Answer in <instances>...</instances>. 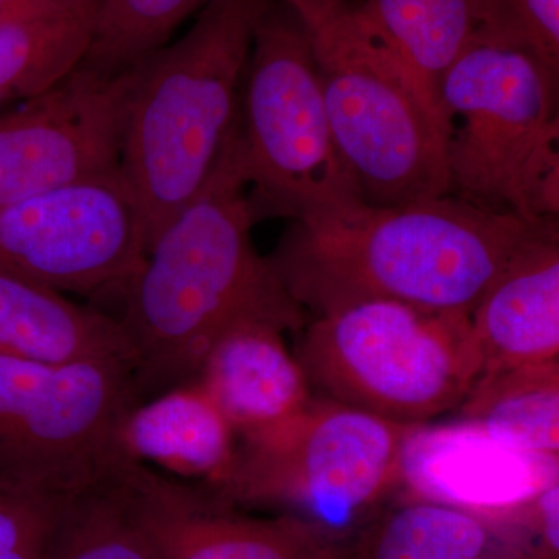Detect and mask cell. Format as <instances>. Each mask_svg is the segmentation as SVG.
<instances>
[{
    "label": "cell",
    "instance_id": "6da1fadb",
    "mask_svg": "<svg viewBox=\"0 0 559 559\" xmlns=\"http://www.w3.org/2000/svg\"><path fill=\"white\" fill-rule=\"evenodd\" d=\"M255 213L237 123L189 204L150 242L119 293L121 329L134 353L140 399L194 382L223 334L246 322L301 330L307 312L252 240Z\"/></svg>",
    "mask_w": 559,
    "mask_h": 559
},
{
    "label": "cell",
    "instance_id": "7a4b0ae2",
    "mask_svg": "<svg viewBox=\"0 0 559 559\" xmlns=\"http://www.w3.org/2000/svg\"><path fill=\"white\" fill-rule=\"evenodd\" d=\"M455 194L294 223L271 257L283 286L312 316L360 300H395L469 316L513 253L544 227Z\"/></svg>",
    "mask_w": 559,
    "mask_h": 559
},
{
    "label": "cell",
    "instance_id": "3957f363",
    "mask_svg": "<svg viewBox=\"0 0 559 559\" xmlns=\"http://www.w3.org/2000/svg\"><path fill=\"white\" fill-rule=\"evenodd\" d=\"M271 0H209L189 32L135 64L120 168L146 248L209 179L238 119L253 33Z\"/></svg>",
    "mask_w": 559,
    "mask_h": 559
},
{
    "label": "cell",
    "instance_id": "277c9868",
    "mask_svg": "<svg viewBox=\"0 0 559 559\" xmlns=\"http://www.w3.org/2000/svg\"><path fill=\"white\" fill-rule=\"evenodd\" d=\"M310 33L331 134L360 200L451 194L437 106L352 0H282Z\"/></svg>",
    "mask_w": 559,
    "mask_h": 559
},
{
    "label": "cell",
    "instance_id": "5b68a950",
    "mask_svg": "<svg viewBox=\"0 0 559 559\" xmlns=\"http://www.w3.org/2000/svg\"><path fill=\"white\" fill-rule=\"evenodd\" d=\"M558 79L528 50L474 35L439 90L451 194L558 221Z\"/></svg>",
    "mask_w": 559,
    "mask_h": 559
},
{
    "label": "cell",
    "instance_id": "8992f818",
    "mask_svg": "<svg viewBox=\"0 0 559 559\" xmlns=\"http://www.w3.org/2000/svg\"><path fill=\"white\" fill-rule=\"evenodd\" d=\"M237 135L257 221L316 224L369 207L331 134L310 33L282 0H271L257 22Z\"/></svg>",
    "mask_w": 559,
    "mask_h": 559
},
{
    "label": "cell",
    "instance_id": "52a82bcc",
    "mask_svg": "<svg viewBox=\"0 0 559 559\" xmlns=\"http://www.w3.org/2000/svg\"><path fill=\"white\" fill-rule=\"evenodd\" d=\"M296 358L323 399L401 425L460 406L481 373L469 316L360 300L316 316Z\"/></svg>",
    "mask_w": 559,
    "mask_h": 559
},
{
    "label": "cell",
    "instance_id": "ba28073f",
    "mask_svg": "<svg viewBox=\"0 0 559 559\" xmlns=\"http://www.w3.org/2000/svg\"><path fill=\"white\" fill-rule=\"evenodd\" d=\"M412 426L312 396L277 425L241 436L229 474L212 491L231 506L288 507L334 535L400 487Z\"/></svg>",
    "mask_w": 559,
    "mask_h": 559
},
{
    "label": "cell",
    "instance_id": "9c48e42d",
    "mask_svg": "<svg viewBox=\"0 0 559 559\" xmlns=\"http://www.w3.org/2000/svg\"><path fill=\"white\" fill-rule=\"evenodd\" d=\"M139 403L128 364L0 356V480L61 495L90 487L127 460L120 425Z\"/></svg>",
    "mask_w": 559,
    "mask_h": 559
},
{
    "label": "cell",
    "instance_id": "30bf717a",
    "mask_svg": "<svg viewBox=\"0 0 559 559\" xmlns=\"http://www.w3.org/2000/svg\"><path fill=\"white\" fill-rule=\"evenodd\" d=\"M145 250V216L120 165L0 209V270L61 294L119 293Z\"/></svg>",
    "mask_w": 559,
    "mask_h": 559
},
{
    "label": "cell",
    "instance_id": "8fae6325",
    "mask_svg": "<svg viewBox=\"0 0 559 559\" xmlns=\"http://www.w3.org/2000/svg\"><path fill=\"white\" fill-rule=\"evenodd\" d=\"M135 66H79L31 100L0 110V209L119 167Z\"/></svg>",
    "mask_w": 559,
    "mask_h": 559
},
{
    "label": "cell",
    "instance_id": "7c38bea8",
    "mask_svg": "<svg viewBox=\"0 0 559 559\" xmlns=\"http://www.w3.org/2000/svg\"><path fill=\"white\" fill-rule=\"evenodd\" d=\"M162 559H337L341 543L325 528L294 516H242L202 485L127 462Z\"/></svg>",
    "mask_w": 559,
    "mask_h": 559
},
{
    "label": "cell",
    "instance_id": "4fadbf2b",
    "mask_svg": "<svg viewBox=\"0 0 559 559\" xmlns=\"http://www.w3.org/2000/svg\"><path fill=\"white\" fill-rule=\"evenodd\" d=\"M557 479L559 459L511 450L463 419L412 426L401 459L400 485L411 498L484 513L520 509Z\"/></svg>",
    "mask_w": 559,
    "mask_h": 559
},
{
    "label": "cell",
    "instance_id": "5bb4252c",
    "mask_svg": "<svg viewBox=\"0 0 559 559\" xmlns=\"http://www.w3.org/2000/svg\"><path fill=\"white\" fill-rule=\"evenodd\" d=\"M341 559H550L524 506L484 513L409 498L374 514Z\"/></svg>",
    "mask_w": 559,
    "mask_h": 559
},
{
    "label": "cell",
    "instance_id": "9a60e30c",
    "mask_svg": "<svg viewBox=\"0 0 559 559\" xmlns=\"http://www.w3.org/2000/svg\"><path fill=\"white\" fill-rule=\"evenodd\" d=\"M469 325L481 373L558 360V224L513 253L471 311Z\"/></svg>",
    "mask_w": 559,
    "mask_h": 559
},
{
    "label": "cell",
    "instance_id": "2e32d148",
    "mask_svg": "<svg viewBox=\"0 0 559 559\" xmlns=\"http://www.w3.org/2000/svg\"><path fill=\"white\" fill-rule=\"evenodd\" d=\"M267 322L234 326L215 342L194 382L218 406L237 436L270 428L312 399L299 359Z\"/></svg>",
    "mask_w": 559,
    "mask_h": 559
},
{
    "label": "cell",
    "instance_id": "e0dca14e",
    "mask_svg": "<svg viewBox=\"0 0 559 559\" xmlns=\"http://www.w3.org/2000/svg\"><path fill=\"white\" fill-rule=\"evenodd\" d=\"M235 439L230 423L197 382L142 401L128 412L119 430L124 459L210 489L229 474Z\"/></svg>",
    "mask_w": 559,
    "mask_h": 559
},
{
    "label": "cell",
    "instance_id": "ac0fdd59",
    "mask_svg": "<svg viewBox=\"0 0 559 559\" xmlns=\"http://www.w3.org/2000/svg\"><path fill=\"white\" fill-rule=\"evenodd\" d=\"M0 356L40 364L117 360L134 353L110 312L0 270Z\"/></svg>",
    "mask_w": 559,
    "mask_h": 559
},
{
    "label": "cell",
    "instance_id": "d6986e66",
    "mask_svg": "<svg viewBox=\"0 0 559 559\" xmlns=\"http://www.w3.org/2000/svg\"><path fill=\"white\" fill-rule=\"evenodd\" d=\"M459 409L511 450L559 459V360L484 371Z\"/></svg>",
    "mask_w": 559,
    "mask_h": 559
},
{
    "label": "cell",
    "instance_id": "ffe728a7",
    "mask_svg": "<svg viewBox=\"0 0 559 559\" xmlns=\"http://www.w3.org/2000/svg\"><path fill=\"white\" fill-rule=\"evenodd\" d=\"M356 10L439 109L441 80L477 33L473 2L364 0Z\"/></svg>",
    "mask_w": 559,
    "mask_h": 559
},
{
    "label": "cell",
    "instance_id": "44dd1931",
    "mask_svg": "<svg viewBox=\"0 0 559 559\" xmlns=\"http://www.w3.org/2000/svg\"><path fill=\"white\" fill-rule=\"evenodd\" d=\"M50 559H162L127 460L69 496Z\"/></svg>",
    "mask_w": 559,
    "mask_h": 559
},
{
    "label": "cell",
    "instance_id": "7402d4cb",
    "mask_svg": "<svg viewBox=\"0 0 559 559\" xmlns=\"http://www.w3.org/2000/svg\"><path fill=\"white\" fill-rule=\"evenodd\" d=\"M98 2L0 25V110L31 100L79 68Z\"/></svg>",
    "mask_w": 559,
    "mask_h": 559
},
{
    "label": "cell",
    "instance_id": "603a6c76",
    "mask_svg": "<svg viewBox=\"0 0 559 559\" xmlns=\"http://www.w3.org/2000/svg\"><path fill=\"white\" fill-rule=\"evenodd\" d=\"M209 0H100L81 68L117 75L170 43Z\"/></svg>",
    "mask_w": 559,
    "mask_h": 559
},
{
    "label": "cell",
    "instance_id": "cb8c5ba5",
    "mask_svg": "<svg viewBox=\"0 0 559 559\" xmlns=\"http://www.w3.org/2000/svg\"><path fill=\"white\" fill-rule=\"evenodd\" d=\"M69 496L0 480V559H50Z\"/></svg>",
    "mask_w": 559,
    "mask_h": 559
},
{
    "label": "cell",
    "instance_id": "d4e9b609",
    "mask_svg": "<svg viewBox=\"0 0 559 559\" xmlns=\"http://www.w3.org/2000/svg\"><path fill=\"white\" fill-rule=\"evenodd\" d=\"M477 33L528 50L559 75V0H471Z\"/></svg>",
    "mask_w": 559,
    "mask_h": 559
},
{
    "label": "cell",
    "instance_id": "484cf974",
    "mask_svg": "<svg viewBox=\"0 0 559 559\" xmlns=\"http://www.w3.org/2000/svg\"><path fill=\"white\" fill-rule=\"evenodd\" d=\"M524 511L547 557L559 559V479L530 499Z\"/></svg>",
    "mask_w": 559,
    "mask_h": 559
},
{
    "label": "cell",
    "instance_id": "4316f807",
    "mask_svg": "<svg viewBox=\"0 0 559 559\" xmlns=\"http://www.w3.org/2000/svg\"><path fill=\"white\" fill-rule=\"evenodd\" d=\"M9 22V16H7L5 2L0 0V25L7 24Z\"/></svg>",
    "mask_w": 559,
    "mask_h": 559
},
{
    "label": "cell",
    "instance_id": "83f0119b",
    "mask_svg": "<svg viewBox=\"0 0 559 559\" xmlns=\"http://www.w3.org/2000/svg\"><path fill=\"white\" fill-rule=\"evenodd\" d=\"M337 559H341V550H340V558H337Z\"/></svg>",
    "mask_w": 559,
    "mask_h": 559
}]
</instances>
